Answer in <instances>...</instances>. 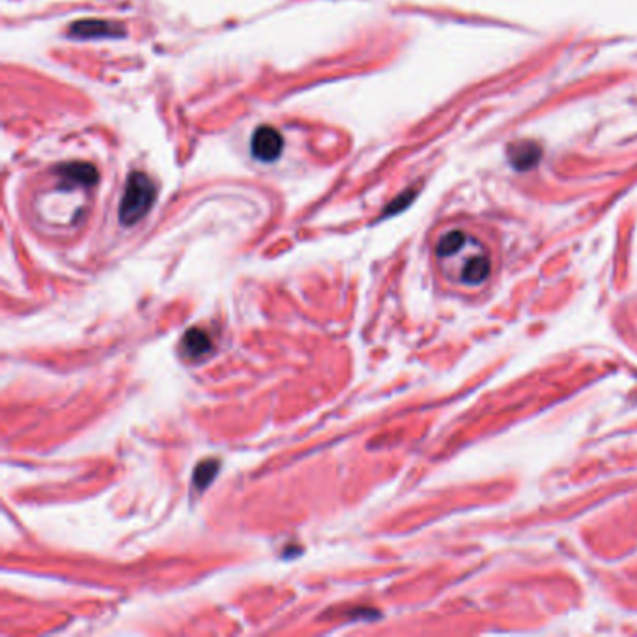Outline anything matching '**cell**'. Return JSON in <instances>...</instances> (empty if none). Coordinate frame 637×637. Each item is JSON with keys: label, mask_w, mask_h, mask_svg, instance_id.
Returning <instances> with one entry per match:
<instances>
[{"label": "cell", "mask_w": 637, "mask_h": 637, "mask_svg": "<svg viewBox=\"0 0 637 637\" xmlns=\"http://www.w3.org/2000/svg\"><path fill=\"white\" fill-rule=\"evenodd\" d=\"M157 191L154 182L144 172H131L120 202V221L122 225L139 223L146 213L152 210L156 202Z\"/></svg>", "instance_id": "6da1fadb"}, {"label": "cell", "mask_w": 637, "mask_h": 637, "mask_svg": "<svg viewBox=\"0 0 637 637\" xmlns=\"http://www.w3.org/2000/svg\"><path fill=\"white\" fill-rule=\"evenodd\" d=\"M492 273V260L488 253L482 249L481 243L471 251V255L464 260L458 279L460 283L468 284V286H481L490 279Z\"/></svg>", "instance_id": "7a4b0ae2"}, {"label": "cell", "mask_w": 637, "mask_h": 637, "mask_svg": "<svg viewBox=\"0 0 637 637\" xmlns=\"http://www.w3.org/2000/svg\"><path fill=\"white\" fill-rule=\"evenodd\" d=\"M283 135L271 126H260L251 139V152L258 161L271 163L283 154Z\"/></svg>", "instance_id": "3957f363"}, {"label": "cell", "mask_w": 637, "mask_h": 637, "mask_svg": "<svg viewBox=\"0 0 637 637\" xmlns=\"http://www.w3.org/2000/svg\"><path fill=\"white\" fill-rule=\"evenodd\" d=\"M71 36L77 38H120L124 36V27L114 21H100V19H86L77 21L70 27Z\"/></svg>", "instance_id": "277c9868"}, {"label": "cell", "mask_w": 637, "mask_h": 637, "mask_svg": "<svg viewBox=\"0 0 637 637\" xmlns=\"http://www.w3.org/2000/svg\"><path fill=\"white\" fill-rule=\"evenodd\" d=\"M213 350V340L208 331L193 327L189 329L182 340V352L189 359H200L206 357Z\"/></svg>", "instance_id": "5b68a950"}, {"label": "cell", "mask_w": 637, "mask_h": 637, "mask_svg": "<svg viewBox=\"0 0 637 637\" xmlns=\"http://www.w3.org/2000/svg\"><path fill=\"white\" fill-rule=\"evenodd\" d=\"M57 172L70 185H94L100 178V172L90 163H66Z\"/></svg>", "instance_id": "8992f818"}, {"label": "cell", "mask_w": 637, "mask_h": 637, "mask_svg": "<svg viewBox=\"0 0 637 637\" xmlns=\"http://www.w3.org/2000/svg\"><path fill=\"white\" fill-rule=\"evenodd\" d=\"M469 234L464 230H449L445 232L441 238H439L438 245H436V253L439 258H453L466 243H468Z\"/></svg>", "instance_id": "52a82bcc"}, {"label": "cell", "mask_w": 637, "mask_h": 637, "mask_svg": "<svg viewBox=\"0 0 637 637\" xmlns=\"http://www.w3.org/2000/svg\"><path fill=\"white\" fill-rule=\"evenodd\" d=\"M540 157V148L535 146L533 142H522V144H516L512 150H510V161L516 169L525 170L531 169Z\"/></svg>", "instance_id": "ba28073f"}, {"label": "cell", "mask_w": 637, "mask_h": 637, "mask_svg": "<svg viewBox=\"0 0 637 637\" xmlns=\"http://www.w3.org/2000/svg\"><path fill=\"white\" fill-rule=\"evenodd\" d=\"M219 460H204V462H200L197 469H195V477H193V482H195V486H197V490H206V486L210 484V482L217 477V471H219Z\"/></svg>", "instance_id": "9c48e42d"}]
</instances>
